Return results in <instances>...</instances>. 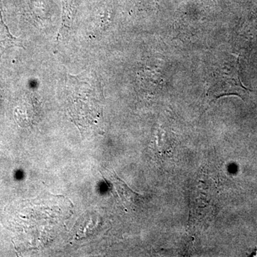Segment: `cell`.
Masks as SVG:
<instances>
[{"instance_id":"cell-2","label":"cell","mask_w":257,"mask_h":257,"mask_svg":"<svg viewBox=\"0 0 257 257\" xmlns=\"http://www.w3.org/2000/svg\"><path fill=\"white\" fill-rule=\"evenodd\" d=\"M209 83L208 94L213 99L229 95L244 99L248 94V89L240 77L239 58L234 55L226 56L220 61Z\"/></svg>"},{"instance_id":"cell-4","label":"cell","mask_w":257,"mask_h":257,"mask_svg":"<svg viewBox=\"0 0 257 257\" xmlns=\"http://www.w3.org/2000/svg\"><path fill=\"white\" fill-rule=\"evenodd\" d=\"M16 46L22 47V45L18 39L10 33L0 13V57L10 47Z\"/></svg>"},{"instance_id":"cell-1","label":"cell","mask_w":257,"mask_h":257,"mask_svg":"<svg viewBox=\"0 0 257 257\" xmlns=\"http://www.w3.org/2000/svg\"><path fill=\"white\" fill-rule=\"evenodd\" d=\"M63 94L67 114L81 130L97 125L103 111V90L99 76L93 69L67 74Z\"/></svg>"},{"instance_id":"cell-3","label":"cell","mask_w":257,"mask_h":257,"mask_svg":"<svg viewBox=\"0 0 257 257\" xmlns=\"http://www.w3.org/2000/svg\"><path fill=\"white\" fill-rule=\"evenodd\" d=\"M82 0H61L62 8V26L58 34V40L68 34Z\"/></svg>"}]
</instances>
